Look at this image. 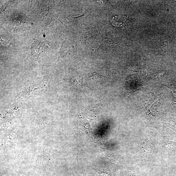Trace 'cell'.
<instances>
[{
	"label": "cell",
	"instance_id": "277c9868",
	"mask_svg": "<svg viewBox=\"0 0 176 176\" xmlns=\"http://www.w3.org/2000/svg\"><path fill=\"white\" fill-rule=\"evenodd\" d=\"M94 36L92 34H88L86 36V40H89L88 42H91L94 39Z\"/></svg>",
	"mask_w": 176,
	"mask_h": 176
},
{
	"label": "cell",
	"instance_id": "6da1fadb",
	"mask_svg": "<svg viewBox=\"0 0 176 176\" xmlns=\"http://www.w3.org/2000/svg\"><path fill=\"white\" fill-rule=\"evenodd\" d=\"M88 13L86 12L80 16L76 17H69L68 18L69 20H70L73 24H80L82 23L84 20H86L88 16Z\"/></svg>",
	"mask_w": 176,
	"mask_h": 176
},
{
	"label": "cell",
	"instance_id": "3957f363",
	"mask_svg": "<svg viewBox=\"0 0 176 176\" xmlns=\"http://www.w3.org/2000/svg\"><path fill=\"white\" fill-rule=\"evenodd\" d=\"M70 48L65 42L62 43L60 51V54L62 57H64L69 51Z\"/></svg>",
	"mask_w": 176,
	"mask_h": 176
},
{
	"label": "cell",
	"instance_id": "5b68a950",
	"mask_svg": "<svg viewBox=\"0 0 176 176\" xmlns=\"http://www.w3.org/2000/svg\"><path fill=\"white\" fill-rule=\"evenodd\" d=\"M99 173L100 176H110L107 173L103 172Z\"/></svg>",
	"mask_w": 176,
	"mask_h": 176
},
{
	"label": "cell",
	"instance_id": "7a4b0ae2",
	"mask_svg": "<svg viewBox=\"0 0 176 176\" xmlns=\"http://www.w3.org/2000/svg\"><path fill=\"white\" fill-rule=\"evenodd\" d=\"M43 45L42 43L40 42L35 43L32 45V51L34 55L37 53L36 57H38L39 53L43 51Z\"/></svg>",
	"mask_w": 176,
	"mask_h": 176
}]
</instances>
